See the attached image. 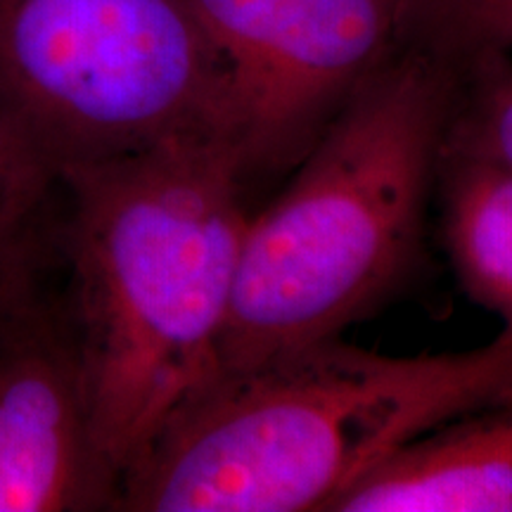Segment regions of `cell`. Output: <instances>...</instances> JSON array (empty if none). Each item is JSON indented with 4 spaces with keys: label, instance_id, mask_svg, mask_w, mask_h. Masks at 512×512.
<instances>
[{
    "label": "cell",
    "instance_id": "obj_1",
    "mask_svg": "<svg viewBox=\"0 0 512 512\" xmlns=\"http://www.w3.org/2000/svg\"><path fill=\"white\" fill-rule=\"evenodd\" d=\"M60 188L93 432L121 482L214 373L252 181L233 138H190L69 171Z\"/></svg>",
    "mask_w": 512,
    "mask_h": 512
},
{
    "label": "cell",
    "instance_id": "obj_2",
    "mask_svg": "<svg viewBox=\"0 0 512 512\" xmlns=\"http://www.w3.org/2000/svg\"><path fill=\"white\" fill-rule=\"evenodd\" d=\"M512 399V325L484 347L384 356L342 337L214 373L121 475V512H328L422 434Z\"/></svg>",
    "mask_w": 512,
    "mask_h": 512
},
{
    "label": "cell",
    "instance_id": "obj_3",
    "mask_svg": "<svg viewBox=\"0 0 512 512\" xmlns=\"http://www.w3.org/2000/svg\"><path fill=\"white\" fill-rule=\"evenodd\" d=\"M453 95L456 64L420 36L349 95L249 214L214 373L342 337L403 290L425 259Z\"/></svg>",
    "mask_w": 512,
    "mask_h": 512
},
{
    "label": "cell",
    "instance_id": "obj_4",
    "mask_svg": "<svg viewBox=\"0 0 512 512\" xmlns=\"http://www.w3.org/2000/svg\"><path fill=\"white\" fill-rule=\"evenodd\" d=\"M0 114L57 181L176 140L240 145L188 0H0Z\"/></svg>",
    "mask_w": 512,
    "mask_h": 512
},
{
    "label": "cell",
    "instance_id": "obj_5",
    "mask_svg": "<svg viewBox=\"0 0 512 512\" xmlns=\"http://www.w3.org/2000/svg\"><path fill=\"white\" fill-rule=\"evenodd\" d=\"M233 91L249 181L290 171L349 95L420 36L427 0H188Z\"/></svg>",
    "mask_w": 512,
    "mask_h": 512
},
{
    "label": "cell",
    "instance_id": "obj_6",
    "mask_svg": "<svg viewBox=\"0 0 512 512\" xmlns=\"http://www.w3.org/2000/svg\"><path fill=\"white\" fill-rule=\"evenodd\" d=\"M57 233L0 278V512L117 508Z\"/></svg>",
    "mask_w": 512,
    "mask_h": 512
},
{
    "label": "cell",
    "instance_id": "obj_7",
    "mask_svg": "<svg viewBox=\"0 0 512 512\" xmlns=\"http://www.w3.org/2000/svg\"><path fill=\"white\" fill-rule=\"evenodd\" d=\"M328 512H512V399L422 434Z\"/></svg>",
    "mask_w": 512,
    "mask_h": 512
},
{
    "label": "cell",
    "instance_id": "obj_8",
    "mask_svg": "<svg viewBox=\"0 0 512 512\" xmlns=\"http://www.w3.org/2000/svg\"><path fill=\"white\" fill-rule=\"evenodd\" d=\"M434 204L458 285L512 325V169L444 150Z\"/></svg>",
    "mask_w": 512,
    "mask_h": 512
},
{
    "label": "cell",
    "instance_id": "obj_9",
    "mask_svg": "<svg viewBox=\"0 0 512 512\" xmlns=\"http://www.w3.org/2000/svg\"><path fill=\"white\" fill-rule=\"evenodd\" d=\"M60 181L0 114V278L57 233Z\"/></svg>",
    "mask_w": 512,
    "mask_h": 512
},
{
    "label": "cell",
    "instance_id": "obj_10",
    "mask_svg": "<svg viewBox=\"0 0 512 512\" xmlns=\"http://www.w3.org/2000/svg\"><path fill=\"white\" fill-rule=\"evenodd\" d=\"M444 150L512 169V55L456 64Z\"/></svg>",
    "mask_w": 512,
    "mask_h": 512
},
{
    "label": "cell",
    "instance_id": "obj_11",
    "mask_svg": "<svg viewBox=\"0 0 512 512\" xmlns=\"http://www.w3.org/2000/svg\"><path fill=\"white\" fill-rule=\"evenodd\" d=\"M420 38L453 64L512 55V0H427Z\"/></svg>",
    "mask_w": 512,
    "mask_h": 512
}]
</instances>
